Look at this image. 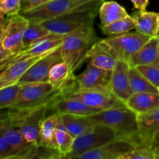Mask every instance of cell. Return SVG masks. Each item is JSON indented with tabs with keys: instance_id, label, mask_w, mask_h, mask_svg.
Here are the masks:
<instances>
[{
	"instance_id": "obj_13",
	"label": "cell",
	"mask_w": 159,
	"mask_h": 159,
	"mask_svg": "<svg viewBox=\"0 0 159 159\" xmlns=\"http://www.w3.org/2000/svg\"><path fill=\"white\" fill-rule=\"evenodd\" d=\"M65 96L79 99L89 107L101 110L126 105L110 92L102 90L76 89Z\"/></svg>"
},
{
	"instance_id": "obj_7",
	"label": "cell",
	"mask_w": 159,
	"mask_h": 159,
	"mask_svg": "<svg viewBox=\"0 0 159 159\" xmlns=\"http://www.w3.org/2000/svg\"><path fill=\"white\" fill-rule=\"evenodd\" d=\"M28 22L29 20L20 13L12 16L1 13L0 43L12 55L23 49V37Z\"/></svg>"
},
{
	"instance_id": "obj_32",
	"label": "cell",
	"mask_w": 159,
	"mask_h": 159,
	"mask_svg": "<svg viewBox=\"0 0 159 159\" xmlns=\"http://www.w3.org/2000/svg\"><path fill=\"white\" fill-rule=\"evenodd\" d=\"M155 159L153 146L138 144L131 152L124 155L121 159Z\"/></svg>"
},
{
	"instance_id": "obj_10",
	"label": "cell",
	"mask_w": 159,
	"mask_h": 159,
	"mask_svg": "<svg viewBox=\"0 0 159 159\" xmlns=\"http://www.w3.org/2000/svg\"><path fill=\"white\" fill-rule=\"evenodd\" d=\"M65 37V36L50 34L49 35L37 40L34 44L30 45L28 48H23L22 51L12 54L6 60L0 62V71L20 60L43 56L49 54L50 52L61 46Z\"/></svg>"
},
{
	"instance_id": "obj_25",
	"label": "cell",
	"mask_w": 159,
	"mask_h": 159,
	"mask_svg": "<svg viewBox=\"0 0 159 159\" xmlns=\"http://www.w3.org/2000/svg\"><path fill=\"white\" fill-rule=\"evenodd\" d=\"M99 13L101 21L100 28L129 16L126 9L114 1L103 2L99 8Z\"/></svg>"
},
{
	"instance_id": "obj_24",
	"label": "cell",
	"mask_w": 159,
	"mask_h": 159,
	"mask_svg": "<svg viewBox=\"0 0 159 159\" xmlns=\"http://www.w3.org/2000/svg\"><path fill=\"white\" fill-rule=\"evenodd\" d=\"M87 58L89 60V62L94 66L110 71L114 68L117 62V59L102 48L98 40L90 47L87 54Z\"/></svg>"
},
{
	"instance_id": "obj_30",
	"label": "cell",
	"mask_w": 159,
	"mask_h": 159,
	"mask_svg": "<svg viewBox=\"0 0 159 159\" xmlns=\"http://www.w3.org/2000/svg\"><path fill=\"white\" fill-rule=\"evenodd\" d=\"M56 138H57V149L64 155V158H66V157L72 150L75 138L66 130L61 120V118L59 120L56 129Z\"/></svg>"
},
{
	"instance_id": "obj_22",
	"label": "cell",
	"mask_w": 159,
	"mask_h": 159,
	"mask_svg": "<svg viewBox=\"0 0 159 159\" xmlns=\"http://www.w3.org/2000/svg\"><path fill=\"white\" fill-rule=\"evenodd\" d=\"M131 16L137 22L136 31L149 37H158L159 13L138 10Z\"/></svg>"
},
{
	"instance_id": "obj_31",
	"label": "cell",
	"mask_w": 159,
	"mask_h": 159,
	"mask_svg": "<svg viewBox=\"0 0 159 159\" xmlns=\"http://www.w3.org/2000/svg\"><path fill=\"white\" fill-rule=\"evenodd\" d=\"M21 84L16 83L14 85L0 88V109H8L16 102L18 98L20 90L22 89Z\"/></svg>"
},
{
	"instance_id": "obj_27",
	"label": "cell",
	"mask_w": 159,
	"mask_h": 159,
	"mask_svg": "<svg viewBox=\"0 0 159 159\" xmlns=\"http://www.w3.org/2000/svg\"><path fill=\"white\" fill-rule=\"evenodd\" d=\"M130 81L134 93H159V90L139 71L137 67H130Z\"/></svg>"
},
{
	"instance_id": "obj_21",
	"label": "cell",
	"mask_w": 159,
	"mask_h": 159,
	"mask_svg": "<svg viewBox=\"0 0 159 159\" xmlns=\"http://www.w3.org/2000/svg\"><path fill=\"white\" fill-rule=\"evenodd\" d=\"M126 105L138 115L148 113L159 107V93H134Z\"/></svg>"
},
{
	"instance_id": "obj_28",
	"label": "cell",
	"mask_w": 159,
	"mask_h": 159,
	"mask_svg": "<svg viewBox=\"0 0 159 159\" xmlns=\"http://www.w3.org/2000/svg\"><path fill=\"white\" fill-rule=\"evenodd\" d=\"M51 34L43 26L42 23L35 21V20H29L27 27L25 30L23 37V48L30 47L40 39L46 37Z\"/></svg>"
},
{
	"instance_id": "obj_1",
	"label": "cell",
	"mask_w": 159,
	"mask_h": 159,
	"mask_svg": "<svg viewBox=\"0 0 159 159\" xmlns=\"http://www.w3.org/2000/svg\"><path fill=\"white\" fill-rule=\"evenodd\" d=\"M89 117L95 124H103L114 130L118 138L128 139L138 144H144L140 137L138 114L127 105L102 110Z\"/></svg>"
},
{
	"instance_id": "obj_40",
	"label": "cell",
	"mask_w": 159,
	"mask_h": 159,
	"mask_svg": "<svg viewBox=\"0 0 159 159\" xmlns=\"http://www.w3.org/2000/svg\"><path fill=\"white\" fill-rule=\"evenodd\" d=\"M78 1H102L103 2L104 0H78Z\"/></svg>"
},
{
	"instance_id": "obj_29",
	"label": "cell",
	"mask_w": 159,
	"mask_h": 159,
	"mask_svg": "<svg viewBox=\"0 0 159 159\" xmlns=\"http://www.w3.org/2000/svg\"><path fill=\"white\" fill-rule=\"evenodd\" d=\"M137 26V22L132 16L129 15L125 18L115 21L107 26L101 27L102 33L109 36L120 35L130 32L132 30L135 29Z\"/></svg>"
},
{
	"instance_id": "obj_4",
	"label": "cell",
	"mask_w": 159,
	"mask_h": 159,
	"mask_svg": "<svg viewBox=\"0 0 159 159\" xmlns=\"http://www.w3.org/2000/svg\"><path fill=\"white\" fill-rule=\"evenodd\" d=\"M51 105H44L30 110H15L7 109L5 113L12 124L16 126L28 143L40 144V129L48 116Z\"/></svg>"
},
{
	"instance_id": "obj_20",
	"label": "cell",
	"mask_w": 159,
	"mask_h": 159,
	"mask_svg": "<svg viewBox=\"0 0 159 159\" xmlns=\"http://www.w3.org/2000/svg\"><path fill=\"white\" fill-rule=\"evenodd\" d=\"M43 56H39V57L20 60L18 61L12 63V65L8 66L5 69L0 71H1V74H0V88L18 83V82L23 77V75L30 69V68L35 62H37Z\"/></svg>"
},
{
	"instance_id": "obj_2",
	"label": "cell",
	"mask_w": 159,
	"mask_h": 159,
	"mask_svg": "<svg viewBox=\"0 0 159 159\" xmlns=\"http://www.w3.org/2000/svg\"><path fill=\"white\" fill-rule=\"evenodd\" d=\"M96 41L93 23H88L65 37L61 46L63 61L75 71L87 58L90 47Z\"/></svg>"
},
{
	"instance_id": "obj_14",
	"label": "cell",
	"mask_w": 159,
	"mask_h": 159,
	"mask_svg": "<svg viewBox=\"0 0 159 159\" xmlns=\"http://www.w3.org/2000/svg\"><path fill=\"white\" fill-rule=\"evenodd\" d=\"M138 144L128 139L117 138L78 157L80 159H121L124 155L131 152Z\"/></svg>"
},
{
	"instance_id": "obj_19",
	"label": "cell",
	"mask_w": 159,
	"mask_h": 159,
	"mask_svg": "<svg viewBox=\"0 0 159 159\" xmlns=\"http://www.w3.org/2000/svg\"><path fill=\"white\" fill-rule=\"evenodd\" d=\"M138 120L142 143L152 147L155 136L159 133V107L148 113L138 114Z\"/></svg>"
},
{
	"instance_id": "obj_36",
	"label": "cell",
	"mask_w": 159,
	"mask_h": 159,
	"mask_svg": "<svg viewBox=\"0 0 159 159\" xmlns=\"http://www.w3.org/2000/svg\"><path fill=\"white\" fill-rule=\"evenodd\" d=\"M51 0H21L20 12H28L39 7Z\"/></svg>"
},
{
	"instance_id": "obj_23",
	"label": "cell",
	"mask_w": 159,
	"mask_h": 159,
	"mask_svg": "<svg viewBox=\"0 0 159 159\" xmlns=\"http://www.w3.org/2000/svg\"><path fill=\"white\" fill-rule=\"evenodd\" d=\"M61 118L66 130L75 139L93 130L96 125L89 116L62 114L61 115Z\"/></svg>"
},
{
	"instance_id": "obj_15",
	"label": "cell",
	"mask_w": 159,
	"mask_h": 159,
	"mask_svg": "<svg viewBox=\"0 0 159 159\" xmlns=\"http://www.w3.org/2000/svg\"><path fill=\"white\" fill-rule=\"evenodd\" d=\"M130 65L128 62L117 60L112 71L110 92L119 100L126 104L134 94L130 81Z\"/></svg>"
},
{
	"instance_id": "obj_41",
	"label": "cell",
	"mask_w": 159,
	"mask_h": 159,
	"mask_svg": "<svg viewBox=\"0 0 159 159\" xmlns=\"http://www.w3.org/2000/svg\"><path fill=\"white\" fill-rule=\"evenodd\" d=\"M158 36L159 37V20H158Z\"/></svg>"
},
{
	"instance_id": "obj_34",
	"label": "cell",
	"mask_w": 159,
	"mask_h": 159,
	"mask_svg": "<svg viewBox=\"0 0 159 159\" xmlns=\"http://www.w3.org/2000/svg\"><path fill=\"white\" fill-rule=\"evenodd\" d=\"M21 0H0V12L6 16L19 14Z\"/></svg>"
},
{
	"instance_id": "obj_39",
	"label": "cell",
	"mask_w": 159,
	"mask_h": 159,
	"mask_svg": "<svg viewBox=\"0 0 159 159\" xmlns=\"http://www.w3.org/2000/svg\"><path fill=\"white\" fill-rule=\"evenodd\" d=\"M154 142L159 144V133L157 134L155 136V138H154Z\"/></svg>"
},
{
	"instance_id": "obj_17",
	"label": "cell",
	"mask_w": 159,
	"mask_h": 159,
	"mask_svg": "<svg viewBox=\"0 0 159 159\" xmlns=\"http://www.w3.org/2000/svg\"><path fill=\"white\" fill-rule=\"evenodd\" d=\"M0 131L3 132L14 153L13 158H23L32 144L28 143L20 129L14 125L5 112L1 114Z\"/></svg>"
},
{
	"instance_id": "obj_18",
	"label": "cell",
	"mask_w": 159,
	"mask_h": 159,
	"mask_svg": "<svg viewBox=\"0 0 159 159\" xmlns=\"http://www.w3.org/2000/svg\"><path fill=\"white\" fill-rule=\"evenodd\" d=\"M130 67L154 65L159 67V37L150 38L128 61Z\"/></svg>"
},
{
	"instance_id": "obj_11",
	"label": "cell",
	"mask_w": 159,
	"mask_h": 159,
	"mask_svg": "<svg viewBox=\"0 0 159 159\" xmlns=\"http://www.w3.org/2000/svg\"><path fill=\"white\" fill-rule=\"evenodd\" d=\"M61 61H63V59L61 54V47H59L35 62L23 75L18 83L24 85L33 82H49L51 68L56 64Z\"/></svg>"
},
{
	"instance_id": "obj_12",
	"label": "cell",
	"mask_w": 159,
	"mask_h": 159,
	"mask_svg": "<svg viewBox=\"0 0 159 159\" xmlns=\"http://www.w3.org/2000/svg\"><path fill=\"white\" fill-rule=\"evenodd\" d=\"M112 71L99 68L89 62L86 69L82 74L75 75V77L77 86L76 89L102 90L110 92Z\"/></svg>"
},
{
	"instance_id": "obj_8",
	"label": "cell",
	"mask_w": 159,
	"mask_h": 159,
	"mask_svg": "<svg viewBox=\"0 0 159 159\" xmlns=\"http://www.w3.org/2000/svg\"><path fill=\"white\" fill-rule=\"evenodd\" d=\"M98 2L99 1L51 0L33 10L21 12L20 14L28 20H35L43 23L71 11L93 6Z\"/></svg>"
},
{
	"instance_id": "obj_35",
	"label": "cell",
	"mask_w": 159,
	"mask_h": 159,
	"mask_svg": "<svg viewBox=\"0 0 159 159\" xmlns=\"http://www.w3.org/2000/svg\"><path fill=\"white\" fill-rule=\"evenodd\" d=\"M14 153L3 132L0 131V159L13 158Z\"/></svg>"
},
{
	"instance_id": "obj_33",
	"label": "cell",
	"mask_w": 159,
	"mask_h": 159,
	"mask_svg": "<svg viewBox=\"0 0 159 159\" xmlns=\"http://www.w3.org/2000/svg\"><path fill=\"white\" fill-rule=\"evenodd\" d=\"M137 68L159 90V67L154 65H141Z\"/></svg>"
},
{
	"instance_id": "obj_26",
	"label": "cell",
	"mask_w": 159,
	"mask_h": 159,
	"mask_svg": "<svg viewBox=\"0 0 159 159\" xmlns=\"http://www.w3.org/2000/svg\"><path fill=\"white\" fill-rule=\"evenodd\" d=\"M60 118V114L54 113L47 116L43 120L40 129V144L57 149L56 129Z\"/></svg>"
},
{
	"instance_id": "obj_9",
	"label": "cell",
	"mask_w": 159,
	"mask_h": 159,
	"mask_svg": "<svg viewBox=\"0 0 159 159\" xmlns=\"http://www.w3.org/2000/svg\"><path fill=\"white\" fill-rule=\"evenodd\" d=\"M117 138L114 130L103 124H96L93 130L75 139L72 150L66 158H78L85 152L102 147Z\"/></svg>"
},
{
	"instance_id": "obj_37",
	"label": "cell",
	"mask_w": 159,
	"mask_h": 159,
	"mask_svg": "<svg viewBox=\"0 0 159 159\" xmlns=\"http://www.w3.org/2000/svg\"><path fill=\"white\" fill-rule=\"evenodd\" d=\"M136 9L139 11H146L148 6L149 0H130Z\"/></svg>"
},
{
	"instance_id": "obj_6",
	"label": "cell",
	"mask_w": 159,
	"mask_h": 159,
	"mask_svg": "<svg viewBox=\"0 0 159 159\" xmlns=\"http://www.w3.org/2000/svg\"><path fill=\"white\" fill-rule=\"evenodd\" d=\"M150 38L152 37L136 31L110 36L107 38L98 40V42L117 60L128 62L132 56Z\"/></svg>"
},
{
	"instance_id": "obj_3",
	"label": "cell",
	"mask_w": 159,
	"mask_h": 159,
	"mask_svg": "<svg viewBox=\"0 0 159 159\" xmlns=\"http://www.w3.org/2000/svg\"><path fill=\"white\" fill-rule=\"evenodd\" d=\"M66 94L65 90L56 88L50 82L24 84L22 85L16 102L8 109L23 110L44 105H51L54 101Z\"/></svg>"
},
{
	"instance_id": "obj_16",
	"label": "cell",
	"mask_w": 159,
	"mask_h": 159,
	"mask_svg": "<svg viewBox=\"0 0 159 159\" xmlns=\"http://www.w3.org/2000/svg\"><path fill=\"white\" fill-rule=\"evenodd\" d=\"M49 111L52 112V113H56L61 115L69 114L74 116H91L102 110L89 107L77 99L63 96L50 106Z\"/></svg>"
},
{
	"instance_id": "obj_5",
	"label": "cell",
	"mask_w": 159,
	"mask_h": 159,
	"mask_svg": "<svg viewBox=\"0 0 159 159\" xmlns=\"http://www.w3.org/2000/svg\"><path fill=\"white\" fill-rule=\"evenodd\" d=\"M102 2V1H99L93 6L71 11L43 22L42 24L51 34L66 36L84 25L93 23Z\"/></svg>"
},
{
	"instance_id": "obj_38",
	"label": "cell",
	"mask_w": 159,
	"mask_h": 159,
	"mask_svg": "<svg viewBox=\"0 0 159 159\" xmlns=\"http://www.w3.org/2000/svg\"><path fill=\"white\" fill-rule=\"evenodd\" d=\"M153 151L155 159H159V144H158V143L154 142Z\"/></svg>"
}]
</instances>
